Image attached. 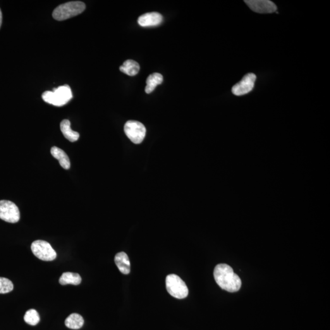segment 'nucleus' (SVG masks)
I'll use <instances>...</instances> for the list:
<instances>
[{
  "label": "nucleus",
  "mask_w": 330,
  "mask_h": 330,
  "mask_svg": "<svg viewBox=\"0 0 330 330\" xmlns=\"http://www.w3.org/2000/svg\"><path fill=\"white\" fill-rule=\"evenodd\" d=\"M31 248L35 257L44 261H52L57 257L56 252L46 241L38 240L33 241Z\"/></svg>",
  "instance_id": "nucleus-5"
},
{
  "label": "nucleus",
  "mask_w": 330,
  "mask_h": 330,
  "mask_svg": "<svg viewBox=\"0 0 330 330\" xmlns=\"http://www.w3.org/2000/svg\"><path fill=\"white\" fill-rule=\"evenodd\" d=\"M43 100L48 104L56 107H61L68 104L73 98V92L68 85L55 88L53 92L47 91L43 93Z\"/></svg>",
  "instance_id": "nucleus-2"
},
{
  "label": "nucleus",
  "mask_w": 330,
  "mask_h": 330,
  "mask_svg": "<svg viewBox=\"0 0 330 330\" xmlns=\"http://www.w3.org/2000/svg\"><path fill=\"white\" fill-rule=\"evenodd\" d=\"M214 276L218 285L223 290L229 293H236L240 290L241 286L240 277L234 272L229 265H217L214 269Z\"/></svg>",
  "instance_id": "nucleus-1"
},
{
  "label": "nucleus",
  "mask_w": 330,
  "mask_h": 330,
  "mask_svg": "<svg viewBox=\"0 0 330 330\" xmlns=\"http://www.w3.org/2000/svg\"><path fill=\"white\" fill-rule=\"evenodd\" d=\"M163 16L159 13H148L138 18V23L143 27L159 25L162 22Z\"/></svg>",
  "instance_id": "nucleus-10"
},
{
  "label": "nucleus",
  "mask_w": 330,
  "mask_h": 330,
  "mask_svg": "<svg viewBox=\"0 0 330 330\" xmlns=\"http://www.w3.org/2000/svg\"><path fill=\"white\" fill-rule=\"evenodd\" d=\"M2 20H3V16H2L1 11V9H0V28H1Z\"/></svg>",
  "instance_id": "nucleus-20"
},
{
  "label": "nucleus",
  "mask_w": 330,
  "mask_h": 330,
  "mask_svg": "<svg viewBox=\"0 0 330 330\" xmlns=\"http://www.w3.org/2000/svg\"><path fill=\"white\" fill-rule=\"evenodd\" d=\"M114 262L119 271L124 275L130 272V262L128 255L124 252L118 253L114 257Z\"/></svg>",
  "instance_id": "nucleus-11"
},
{
  "label": "nucleus",
  "mask_w": 330,
  "mask_h": 330,
  "mask_svg": "<svg viewBox=\"0 0 330 330\" xmlns=\"http://www.w3.org/2000/svg\"><path fill=\"white\" fill-rule=\"evenodd\" d=\"M52 156L58 160L61 166L64 169H69L71 167V162L68 155L63 150L58 147H53L50 150Z\"/></svg>",
  "instance_id": "nucleus-12"
},
{
  "label": "nucleus",
  "mask_w": 330,
  "mask_h": 330,
  "mask_svg": "<svg viewBox=\"0 0 330 330\" xmlns=\"http://www.w3.org/2000/svg\"><path fill=\"white\" fill-rule=\"evenodd\" d=\"M61 132L63 133L64 137L68 139L69 142H75L78 140L80 135L76 131L72 130L71 128V122L68 119H64L60 124Z\"/></svg>",
  "instance_id": "nucleus-13"
},
{
  "label": "nucleus",
  "mask_w": 330,
  "mask_h": 330,
  "mask_svg": "<svg viewBox=\"0 0 330 330\" xmlns=\"http://www.w3.org/2000/svg\"><path fill=\"white\" fill-rule=\"evenodd\" d=\"M86 5L81 1H70L55 8L52 16L55 20L63 21L78 16L85 10Z\"/></svg>",
  "instance_id": "nucleus-3"
},
{
  "label": "nucleus",
  "mask_w": 330,
  "mask_h": 330,
  "mask_svg": "<svg viewBox=\"0 0 330 330\" xmlns=\"http://www.w3.org/2000/svg\"><path fill=\"white\" fill-rule=\"evenodd\" d=\"M59 284L61 285L67 284H73V285H79L81 282L80 275L75 273L65 272L61 275L59 279Z\"/></svg>",
  "instance_id": "nucleus-14"
},
{
  "label": "nucleus",
  "mask_w": 330,
  "mask_h": 330,
  "mask_svg": "<svg viewBox=\"0 0 330 330\" xmlns=\"http://www.w3.org/2000/svg\"><path fill=\"white\" fill-rule=\"evenodd\" d=\"M166 287L167 291L174 298L183 299L188 295V289L185 282L175 274L166 276Z\"/></svg>",
  "instance_id": "nucleus-4"
},
{
  "label": "nucleus",
  "mask_w": 330,
  "mask_h": 330,
  "mask_svg": "<svg viewBox=\"0 0 330 330\" xmlns=\"http://www.w3.org/2000/svg\"><path fill=\"white\" fill-rule=\"evenodd\" d=\"M20 218V211L14 202L10 201H0V219L8 223H16Z\"/></svg>",
  "instance_id": "nucleus-7"
},
{
  "label": "nucleus",
  "mask_w": 330,
  "mask_h": 330,
  "mask_svg": "<svg viewBox=\"0 0 330 330\" xmlns=\"http://www.w3.org/2000/svg\"><path fill=\"white\" fill-rule=\"evenodd\" d=\"M120 71L122 73L127 74L129 76H135L139 73L140 67L139 64L131 59H128L120 66Z\"/></svg>",
  "instance_id": "nucleus-15"
},
{
  "label": "nucleus",
  "mask_w": 330,
  "mask_h": 330,
  "mask_svg": "<svg viewBox=\"0 0 330 330\" xmlns=\"http://www.w3.org/2000/svg\"><path fill=\"white\" fill-rule=\"evenodd\" d=\"M14 285L11 280L6 278L0 277V293H9L13 291Z\"/></svg>",
  "instance_id": "nucleus-19"
},
{
  "label": "nucleus",
  "mask_w": 330,
  "mask_h": 330,
  "mask_svg": "<svg viewBox=\"0 0 330 330\" xmlns=\"http://www.w3.org/2000/svg\"><path fill=\"white\" fill-rule=\"evenodd\" d=\"M163 81H164V78L162 74L159 73L151 74L147 78L145 92L147 94H150L155 89L157 85L162 84Z\"/></svg>",
  "instance_id": "nucleus-16"
},
{
  "label": "nucleus",
  "mask_w": 330,
  "mask_h": 330,
  "mask_svg": "<svg viewBox=\"0 0 330 330\" xmlns=\"http://www.w3.org/2000/svg\"><path fill=\"white\" fill-rule=\"evenodd\" d=\"M245 3L257 13L270 14L277 10L276 4L269 0H246Z\"/></svg>",
  "instance_id": "nucleus-9"
},
{
  "label": "nucleus",
  "mask_w": 330,
  "mask_h": 330,
  "mask_svg": "<svg viewBox=\"0 0 330 330\" xmlns=\"http://www.w3.org/2000/svg\"><path fill=\"white\" fill-rule=\"evenodd\" d=\"M84 324V319L81 315L73 313L67 318L65 320L66 326L69 329L78 330Z\"/></svg>",
  "instance_id": "nucleus-17"
},
{
  "label": "nucleus",
  "mask_w": 330,
  "mask_h": 330,
  "mask_svg": "<svg viewBox=\"0 0 330 330\" xmlns=\"http://www.w3.org/2000/svg\"><path fill=\"white\" fill-rule=\"evenodd\" d=\"M124 131L131 142L135 144H140L145 139L147 129L140 122L128 121L124 126Z\"/></svg>",
  "instance_id": "nucleus-6"
},
{
  "label": "nucleus",
  "mask_w": 330,
  "mask_h": 330,
  "mask_svg": "<svg viewBox=\"0 0 330 330\" xmlns=\"http://www.w3.org/2000/svg\"><path fill=\"white\" fill-rule=\"evenodd\" d=\"M257 76L255 74L250 73L243 76L242 80L239 81L232 88V92L237 96H240L252 92L255 87Z\"/></svg>",
  "instance_id": "nucleus-8"
},
{
  "label": "nucleus",
  "mask_w": 330,
  "mask_h": 330,
  "mask_svg": "<svg viewBox=\"0 0 330 330\" xmlns=\"http://www.w3.org/2000/svg\"><path fill=\"white\" fill-rule=\"evenodd\" d=\"M24 320L26 324L35 326L39 322L40 316L37 311L32 309L26 312Z\"/></svg>",
  "instance_id": "nucleus-18"
}]
</instances>
